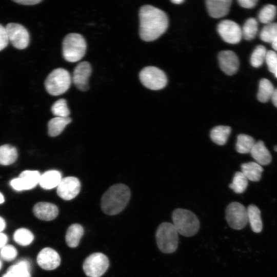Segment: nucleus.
Masks as SVG:
<instances>
[{
  "instance_id": "1",
  "label": "nucleus",
  "mask_w": 277,
  "mask_h": 277,
  "mask_svg": "<svg viewBox=\"0 0 277 277\" xmlns=\"http://www.w3.org/2000/svg\"><path fill=\"white\" fill-rule=\"evenodd\" d=\"M139 18V34L141 39L146 42L158 38L168 26V18L166 13L151 5H144L140 8Z\"/></svg>"
},
{
  "instance_id": "2",
  "label": "nucleus",
  "mask_w": 277,
  "mask_h": 277,
  "mask_svg": "<svg viewBox=\"0 0 277 277\" xmlns=\"http://www.w3.org/2000/svg\"><path fill=\"white\" fill-rule=\"evenodd\" d=\"M130 198V191L125 185L117 184L111 186L103 195L101 208L104 213L113 215L120 213Z\"/></svg>"
},
{
  "instance_id": "3",
  "label": "nucleus",
  "mask_w": 277,
  "mask_h": 277,
  "mask_svg": "<svg viewBox=\"0 0 277 277\" xmlns=\"http://www.w3.org/2000/svg\"><path fill=\"white\" fill-rule=\"evenodd\" d=\"M173 225L178 233L189 237L195 235L200 227V221L192 212L185 209H175L172 214Z\"/></svg>"
},
{
  "instance_id": "4",
  "label": "nucleus",
  "mask_w": 277,
  "mask_h": 277,
  "mask_svg": "<svg viewBox=\"0 0 277 277\" xmlns=\"http://www.w3.org/2000/svg\"><path fill=\"white\" fill-rule=\"evenodd\" d=\"M87 44L84 37L78 33L67 35L63 42V55L69 62H76L85 55Z\"/></svg>"
},
{
  "instance_id": "5",
  "label": "nucleus",
  "mask_w": 277,
  "mask_h": 277,
  "mask_svg": "<svg viewBox=\"0 0 277 277\" xmlns=\"http://www.w3.org/2000/svg\"><path fill=\"white\" fill-rule=\"evenodd\" d=\"M155 238L157 246L162 252L171 253L177 249L178 232L173 224L164 222L160 224L156 230Z\"/></svg>"
},
{
  "instance_id": "6",
  "label": "nucleus",
  "mask_w": 277,
  "mask_h": 277,
  "mask_svg": "<svg viewBox=\"0 0 277 277\" xmlns=\"http://www.w3.org/2000/svg\"><path fill=\"white\" fill-rule=\"evenodd\" d=\"M71 81V75L67 70L57 68L47 76L45 82V88L50 94L59 95L69 89Z\"/></svg>"
},
{
  "instance_id": "7",
  "label": "nucleus",
  "mask_w": 277,
  "mask_h": 277,
  "mask_svg": "<svg viewBox=\"0 0 277 277\" xmlns=\"http://www.w3.org/2000/svg\"><path fill=\"white\" fill-rule=\"evenodd\" d=\"M139 77L142 84L151 90L162 89L167 83L165 73L160 69L153 66L143 68L140 73Z\"/></svg>"
},
{
  "instance_id": "8",
  "label": "nucleus",
  "mask_w": 277,
  "mask_h": 277,
  "mask_svg": "<svg viewBox=\"0 0 277 277\" xmlns=\"http://www.w3.org/2000/svg\"><path fill=\"white\" fill-rule=\"evenodd\" d=\"M109 265L108 258L103 253L96 252L89 255L84 261L83 268L88 277H100Z\"/></svg>"
},
{
  "instance_id": "9",
  "label": "nucleus",
  "mask_w": 277,
  "mask_h": 277,
  "mask_svg": "<svg viewBox=\"0 0 277 277\" xmlns=\"http://www.w3.org/2000/svg\"><path fill=\"white\" fill-rule=\"evenodd\" d=\"M226 219L232 229H242L248 222L247 210L242 204L232 202L226 208Z\"/></svg>"
},
{
  "instance_id": "10",
  "label": "nucleus",
  "mask_w": 277,
  "mask_h": 277,
  "mask_svg": "<svg viewBox=\"0 0 277 277\" xmlns=\"http://www.w3.org/2000/svg\"><path fill=\"white\" fill-rule=\"evenodd\" d=\"M9 41L18 49H24L29 44L30 35L27 30L23 25L10 23L5 27Z\"/></svg>"
},
{
  "instance_id": "11",
  "label": "nucleus",
  "mask_w": 277,
  "mask_h": 277,
  "mask_svg": "<svg viewBox=\"0 0 277 277\" xmlns=\"http://www.w3.org/2000/svg\"><path fill=\"white\" fill-rule=\"evenodd\" d=\"M217 30L221 38L229 44H238L242 37V29L231 20L221 21L217 25Z\"/></svg>"
},
{
  "instance_id": "12",
  "label": "nucleus",
  "mask_w": 277,
  "mask_h": 277,
  "mask_svg": "<svg viewBox=\"0 0 277 277\" xmlns=\"http://www.w3.org/2000/svg\"><path fill=\"white\" fill-rule=\"evenodd\" d=\"M41 174L38 171L25 170L17 178L12 180L11 186L15 190L22 191L34 188L39 183Z\"/></svg>"
},
{
  "instance_id": "13",
  "label": "nucleus",
  "mask_w": 277,
  "mask_h": 277,
  "mask_svg": "<svg viewBox=\"0 0 277 277\" xmlns=\"http://www.w3.org/2000/svg\"><path fill=\"white\" fill-rule=\"evenodd\" d=\"M81 183L79 180L74 176L62 178L57 187L58 195L64 200L74 199L80 192Z\"/></svg>"
},
{
  "instance_id": "14",
  "label": "nucleus",
  "mask_w": 277,
  "mask_h": 277,
  "mask_svg": "<svg viewBox=\"0 0 277 277\" xmlns=\"http://www.w3.org/2000/svg\"><path fill=\"white\" fill-rule=\"evenodd\" d=\"M37 263L44 270H52L57 268L61 263L58 253L53 249L46 247L42 249L37 256Z\"/></svg>"
},
{
  "instance_id": "15",
  "label": "nucleus",
  "mask_w": 277,
  "mask_h": 277,
  "mask_svg": "<svg viewBox=\"0 0 277 277\" xmlns=\"http://www.w3.org/2000/svg\"><path fill=\"white\" fill-rule=\"evenodd\" d=\"M91 65L85 61L80 63L74 68L72 81L80 90H88V79L91 75Z\"/></svg>"
},
{
  "instance_id": "16",
  "label": "nucleus",
  "mask_w": 277,
  "mask_h": 277,
  "mask_svg": "<svg viewBox=\"0 0 277 277\" xmlns=\"http://www.w3.org/2000/svg\"><path fill=\"white\" fill-rule=\"evenodd\" d=\"M218 60L221 69L226 74L232 75L235 74L239 67V60L233 51L225 50L220 52Z\"/></svg>"
},
{
  "instance_id": "17",
  "label": "nucleus",
  "mask_w": 277,
  "mask_h": 277,
  "mask_svg": "<svg viewBox=\"0 0 277 277\" xmlns=\"http://www.w3.org/2000/svg\"><path fill=\"white\" fill-rule=\"evenodd\" d=\"M33 211L36 217L46 221L54 220L58 214L57 207L48 202L37 203L33 207Z\"/></svg>"
},
{
  "instance_id": "18",
  "label": "nucleus",
  "mask_w": 277,
  "mask_h": 277,
  "mask_svg": "<svg viewBox=\"0 0 277 277\" xmlns=\"http://www.w3.org/2000/svg\"><path fill=\"white\" fill-rule=\"evenodd\" d=\"M231 3V0H208L206 1L209 14L215 18L226 16L230 10Z\"/></svg>"
},
{
  "instance_id": "19",
  "label": "nucleus",
  "mask_w": 277,
  "mask_h": 277,
  "mask_svg": "<svg viewBox=\"0 0 277 277\" xmlns=\"http://www.w3.org/2000/svg\"><path fill=\"white\" fill-rule=\"evenodd\" d=\"M250 153L255 162L261 166L267 165L271 161V155L262 141L255 143Z\"/></svg>"
},
{
  "instance_id": "20",
  "label": "nucleus",
  "mask_w": 277,
  "mask_h": 277,
  "mask_svg": "<svg viewBox=\"0 0 277 277\" xmlns=\"http://www.w3.org/2000/svg\"><path fill=\"white\" fill-rule=\"evenodd\" d=\"M62 179V174L60 171L49 170L41 175L39 184L45 189H51L57 187Z\"/></svg>"
},
{
  "instance_id": "21",
  "label": "nucleus",
  "mask_w": 277,
  "mask_h": 277,
  "mask_svg": "<svg viewBox=\"0 0 277 277\" xmlns=\"http://www.w3.org/2000/svg\"><path fill=\"white\" fill-rule=\"evenodd\" d=\"M2 277H31L29 261L21 260L11 266Z\"/></svg>"
},
{
  "instance_id": "22",
  "label": "nucleus",
  "mask_w": 277,
  "mask_h": 277,
  "mask_svg": "<svg viewBox=\"0 0 277 277\" xmlns=\"http://www.w3.org/2000/svg\"><path fill=\"white\" fill-rule=\"evenodd\" d=\"M84 232V228L80 224L71 225L68 227L65 235V241L67 245L71 248L77 247Z\"/></svg>"
},
{
  "instance_id": "23",
  "label": "nucleus",
  "mask_w": 277,
  "mask_h": 277,
  "mask_svg": "<svg viewBox=\"0 0 277 277\" xmlns=\"http://www.w3.org/2000/svg\"><path fill=\"white\" fill-rule=\"evenodd\" d=\"M241 170L248 180L257 182L261 177L263 169L255 162H250L242 164Z\"/></svg>"
},
{
  "instance_id": "24",
  "label": "nucleus",
  "mask_w": 277,
  "mask_h": 277,
  "mask_svg": "<svg viewBox=\"0 0 277 277\" xmlns=\"http://www.w3.org/2000/svg\"><path fill=\"white\" fill-rule=\"evenodd\" d=\"M247 210L248 222H249L252 231L255 233H260L263 228L260 210L255 205H250Z\"/></svg>"
},
{
  "instance_id": "25",
  "label": "nucleus",
  "mask_w": 277,
  "mask_h": 277,
  "mask_svg": "<svg viewBox=\"0 0 277 277\" xmlns=\"http://www.w3.org/2000/svg\"><path fill=\"white\" fill-rule=\"evenodd\" d=\"M71 121L70 117H55L51 118L48 123V134L52 137L59 135Z\"/></svg>"
},
{
  "instance_id": "26",
  "label": "nucleus",
  "mask_w": 277,
  "mask_h": 277,
  "mask_svg": "<svg viewBox=\"0 0 277 277\" xmlns=\"http://www.w3.org/2000/svg\"><path fill=\"white\" fill-rule=\"evenodd\" d=\"M231 128L227 126H217L210 131V138L212 141L219 145H224L227 142L231 133Z\"/></svg>"
},
{
  "instance_id": "27",
  "label": "nucleus",
  "mask_w": 277,
  "mask_h": 277,
  "mask_svg": "<svg viewBox=\"0 0 277 277\" xmlns=\"http://www.w3.org/2000/svg\"><path fill=\"white\" fill-rule=\"evenodd\" d=\"M272 84L267 79H262L259 83V90L257 94L258 100L262 103L268 102L274 91Z\"/></svg>"
},
{
  "instance_id": "28",
  "label": "nucleus",
  "mask_w": 277,
  "mask_h": 277,
  "mask_svg": "<svg viewBox=\"0 0 277 277\" xmlns=\"http://www.w3.org/2000/svg\"><path fill=\"white\" fill-rule=\"evenodd\" d=\"M17 157L16 148L9 145L0 146V164L9 165L13 163Z\"/></svg>"
},
{
  "instance_id": "29",
  "label": "nucleus",
  "mask_w": 277,
  "mask_h": 277,
  "mask_svg": "<svg viewBox=\"0 0 277 277\" xmlns=\"http://www.w3.org/2000/svg\"><path fill=\"white\" fill-rule=\"evenodd\" d=\"M255 142L251 136L245 134H240L237 136L235 149L240 153H250Z\"/></svg>"
},
{
  "instance_id": "30",
  "label": "nucleus",
  "mask_w": 277,
  "mask_h": 277,
  "mask_svg": "<svg viewBox=\"0 0 277 277\" xmlns=\"http://www.w3.org/2000/svg\"><path fill=\"white\" fill-rule=\"evenodd\" d=\"M13 237L15 242L22 246L29 245L34 240V235L31 231L25 228L16 230Z\"/></svg>"
},
{
  "instance_id": "31",
  "label": "nucleus",
  "mask_w": 277,
  "mask_h": 277,
  "mask_svg": "<svg viewBox=\"0 0 277 277\" xmlns=\"http://www.w3.org/2000/svg\"><path fill=\"white\" fill-rule=\"evenodd\" d=\"M258 30V25L256 20L254 18H248L244 23L242 29V37L246 40L254 38Z\"/></svg>"
},
{
  "instance_id": "32",
  "label": "nucleus",
  "mask_w": 277,
  "mask_h": 277,
  "mask_svg": "<svg viewBox=\"0 0 277 277\" xmlns=\"http://www.w3.org/2000/svg\"><path fill=\"white\" fill-rule=\"evenodd\" d=\"M248 180L242 172H236L229 187L235 193H241L245 191L248 186Z\"/></svg>"
},
{
  "instance_id": "33",
  "label": "nucleus",
  "mask_w": 277,
  "mask_h": 277,
  "mask_svg": "<svg viewBox=\"0 0 277 277\" xmlns=\"http://www.w3.org/2000/svg\"><path fill=\"white\" fill-rule=\"evenodd\" d=\"M276 7L273 5L268 4L261 9L259 13L258 18L261 23L267 24L271 23L276 15Z\"/></svg>"
},
{
  "instance_id": "34",
  "label": "nucleus",
  "mask_w": 277,
  "mask_h": 277,
  "mask_svg": "<svg viewBox=\"0 0 277 277\" xmlns=\"http://www.w3.org/2000/svg\"><path fill=\"white\" fill-rule=\"evenodd\" d=\"M277 36V23H270L266 24L262 29L260 37L261 39L267 43H271Z\"/></svg>"
},
{
  "instance_id": "35",
  "label": "nucleus",
  "mask_w": 277,
  "mask_h": 277,
  "mask_svg": "<svg viewBox=\"0 0 277 277\" xmlns=\"http://www.w3.org/2000/svg\"><path fill=\"white\" fill-rule=\"evenodd\" d=\"M267 51L262 45L258 46L253 50L250 57L251 65L255 68L260 67L265 60Z\"/></svg>"
},
{
  "instance_id": "36",
  "label": "nucleus",
  "mask_w": 277,
  "mask_h": 277,
  "mask_svg": "<svg viewBox=\"0 0 277 277\" xmlns=\"http://www.w3.org/2000/svg\"><path fill=\"white\" fill-rule=\"evenodd\" d=\"M52 113L56 117H69L70 110L68 108L67 101L64 98H61L52 105L51 107Z\"/></svg>"
},
{
  "instance_id": "37",
  "label": "nucleus",
  "mask_w": 277,
  "mask_h": 277,
  "mask_svg": "<svg viewBox=\"0 0 277 277\" xmlns=\"http://www.w3.org/2000/svg\"><path fill=\"white\" fill-rule=\"evenodd\" d=\"M17 254V250L11 245H6L1 249L0 251L1 257L6 261L13 260L16 257Z\"/></svg>"
},
{
  "instance_id": "38",
  "label": "nucleus",
  "mask_w": 277,
  "mask_h": 277,
  "mask_svg": "<svg viewBox=\"0 0 277 277\" xmlns=\"http://www.w3.org/2000/svg\"><path fill=\"white\" fill-rule=\"evenodd\" d=\"M265 61L269 70L274 73L277 68V54L272 50L267 51Z\"/></svg>"
},
{
  "instance_id": "39",
  "label": "nucleus",
  "mask_w": 277,
  "mask_h": 277,
  "mask_svg": "<svg viewBox=\"0 0 277 277\" xmlns=\"http://www.w3.org/2000/svg\"><path fill=\"white\" fill-rule=\"evenodd\" d=\"M8 43L9 39L6 28L0 24V51L7 46Z\"/></svg>"
},
{
  "instance_id": "40",
  "label": "nucleus",
  "mask_w": 277,
  "mask_h": 277,
  "mask_svg": "<svg viewBox=\"0 0 277 277\" xmlns=\"http://www.w3.org/2000/svg\"><path fill=\"white\" fill-rule=\"evenodd\" d=\"M239 5L245 8H252L257 4V0H239L238 1Z\"/></svg>"
},
{
  "instance_id": "41",
  "label": "nucleus",
  "mask_w": 277,
  "mask_h": 277,
  "mask_svg": "<svg viewBox=\"0 0 277 277\" xmlns=\"http://www.w3.org/2000/svg\"><path fill=\"white\" fill-rule=\"evenodd\" d=\"M14 2L24 5H34L41 3V0H16Z\"/></svg>"
},
{
  "instance_id": "42",
  "label": "nucleus",
  "mask_w": 277,
  "mask_h": 277,
  "mask_svg": "<svg viewBox=\"0 0 277 277\" xmlns=\"http://www.w3.org/2000/svg\"><path fill=\"white\" fill-rule=\"evenodd\" d=\"M8 241L7 236L1 232L0 233V249H1L3 247H4Z\"/></svg>"
},
{
  "instance_id": "43",
  "label": "nucleus",
  "mask_w": 277,
  "mask_h": 277,
  "mask_svg": "<svg viewBox=\"0 0 277 277\" xmlns=\"http://www.w3.org/2000/svg\"><path fill=\"white\" fill-rule=\"evenodd\" d=\"M271 100L273 105L277 107V89L274 90Z\"/></svg>"
},
{
  "instance_id": "44",
  "label": "nucleus",
  "mask_w": 277,
  "mask_h": 277,
  "mask_svg": "<svg viewBox=\"0 0 277 277\" xmlns=\"http://www.w3.org/2000/svg\"><path fill=\"white\" fill-rule=\"evenodd\" d=\"M6 227V223L4 219L0 217V233L5 229Z\"/></svg>"
},
{
  "instance_id": "45",
  "label": "nucleus",
  "mask_w": 277,
  "mask_h": 277,
  "mask_svg": "<svg viewBox=\"0 0 277 277\" xmlns=\"http://www.w3.org/2000/svg\"><path fill=\"white\" fill-rule=\"evenodd\" d=\"M271 45L272 48L276 51H277V36L274 38V39L271 42Z\"/></svg>"
},
{
  "instance_id": "46",
  "label": "nucleus",
  "mask_w": 277,
  "mask_h": 277,
  "mask_svg": "<svg viewBox=\"0 0 277 277\" xmlns=\"http://www.w3.org/2000/svg\"><path fill=\"white\" fill-rule=\"evenodd\" d=\"M172 3H173L174 4H180L184 2V0H172L171 1Z\"/></svg>"
},
{
  "instance_id": "47",
  "label": "nucleus",
  "mask_w": 277,
  "mask_h": 277,
  "mask_svg": "<svg viewBox=\"0 0 277 277\" xmlns=\"http://www.w3.org/2000/svg\"><path fill=\"white\" fill-rule=\"evenodd\" d=\"M4 202V197L3 194L0 192V204Z\"/></svg>"
},
{
  "instance_id": "48",
  "label": "nucleus",
  "mask_w": 277,
  "mask_h": 277,
  "mask_svg": "<svg viewBox=\"0 0 277 277\" xmlns=\"http://www.w3.org/2000/svg\"><path fill=\"white\" fill-rule=\"evenodd\" d=\"M274 74H275L276 77L277 78V68H276Z\"/></svg>"
},
{
  "instance_id": "49",
  "label": "nucleus",
  "mask_w": 277,
  "mask_h": 277,
  "mask_svg": "<svg viewBox=\"0 0 277 277\" xmlns=\"http://www.w3.org/2000/svg\"><path fill=\"white\" fill-rule=\"evenodd\" d=\"M274 150L276 152H277V145H275L274 147Z\"/></svg>"
},
{
  "instance_id": "50",
  "label": "nucleus",
  "mask_w": 277,
  "mask_h": 277,
  "mask_svg": "<svg viewBox=\"0 0 277 277\" xmlns=\"http://www.w3.org/2000/svg\"><path fill=\"white\" fill-rule=\"evenodd\" d=\"M1 268H2V262L0 261V269H1Z\"/></svg>"
}]
</instances>
